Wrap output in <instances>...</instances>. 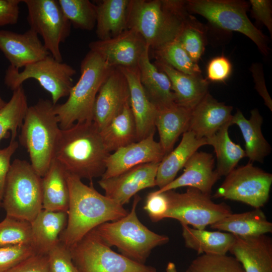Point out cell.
I'll list each match as a JSON object with an SVG mask.
<instances>
[{
	"instance_id": "obj_1",
	"label": "cell",
	"mask_w": 272,
	"mask_h": 272,
	"mask_svg": "<svg viewBox=\"0 0 272 272\" xmlns=\"http://www.w3.org/2000/svg\"><path fill=\"white\" fill-rule=\"evenodd\" d=\"M70 193L66 225L59 240L70 248L98 226L117 221L128 212L123 206L88 186L79 177L65 172Z\"/></svg>"
},
{
	"instance_id": "obj_2",
	"label": "cell",
	"mask_w": 272,
	"mask_h": 272,
	"mask_svg": "<svg viewBox=\"0 0 272 272\" xmlns=\"http://www.w3.org/2000/svg\"><path fill=\"white\" fill-rule=\"evenodd\" d=\"M110 154L93 121H85L61 129L54 159L66 173L92 181L102 176Z\"/></svg>"
},
{
	"instance_id": "obj_3",
	"label": "cell",
	"mask_w": 272,
	"mask_h": 272,
	"mask_svg": "<svg viewBox=\"0 0 272 272\" xmlns=\"http://www.w3.org/2000/svg\"><path fill=\"white\" fill-rule=\"evenodd\" d=\"M190 14L185 1L130 0L127 29L154 50L177 38Z\"/></svg>"
},
{
	"instance_id": "obj_4",
	"label": "cell",
	"mask_w": 272,
	"mask_h": 272,
	"mask_svg": "<svg viewBox=\"0 0 272 272\" xmlns=\"http://www.w3.org/2000/svg\"><path fill=\"white\" fill-rule=\"evenodd\" d=\"M114 67L97 53L89 50L80 64V77L67 100L54 106L59 127L65 129L77 122L93 121V109L99 90Z\"/></svg>"
},
{
	"instance_id": "obj_5",
	"label": "cell",
	"mask_w": 272,
	"mask_h": 272,
	"mask_svg": "<svg viewBox=\"0 0 272 272\" xmlns=\"http://www.w3.org/2000/svg\"><path fill=\"white\" fill-rule=\"evenodd\" d=\"M51 101L40 99L28 106L21 127L20 142L27 150L31 165L42 177L54 159L61 129Z\"/></svg>"
},
{
	"instance_id": "obj_6",
	"label": "cell",
	"mask_w": 272,
	"mask_h": 272,
	"mask_svg": "<svg viewBox=\"0 0 272 272\" xmlns=\"http://www.w3.org/2000/svg\"><path fill=\"white\" fill-rule=\"evenodd\" d=\"M140 199L135 194L131 211L125 216L104 223L94 230L109 246L116 247L122 255L144 264L152 249L166 244L169 239L152 231L139 220L136 210Z\"/></svg>"
},
{
	"instance_id": "obj_7",
	"label": "cell",
	"mask_w": 272,
	"mask_h": 272,
	"mask_svg": "<svg viewBox=\"0 0 272 272\" xmlns=\"http://www.w3.org/2000/svg\"><path fill=\"white\" fill-rule=\"evenodd\" d=\"M41 178L28 162L13 161L2 202L6 216L29 223L36 218L43 209Z\"/></svg>"
},
{
	"instance_id": "obj_8",
	"label": "cell",
	"mask_w": 272,
	"mask_h": 272,
	"mask_svg": "<svg viewBox=\"0 0 272 272\" xmlns=\"http://www.w3.org/2000/svg\"><path fill=\"white\" fill-rule=\"evenodd\" d=\"M185 5L190 14L203 17L217 28L245 35L255 44L263 55L268 54L266 36L247 16L249 2L241 0H187Z\"/></svg>"
},
{
	"instance_id": "obj_9",
	"label": "cell",
	"mask_w": 272,
	"mask_h": 272,
	"mask_svg": "<svg viewBox=\"0 0 272 272\" xmlns=\"http://www.w3.org/2000/svg\"><path fill=\"white\" fill-rule=\"evenodd\" d=\"M69 249L80 272H157L113 251L94 229Z\"/></svg>"
},
{
	"instance_id": "obj_10",
	"label": "cell",
	"mask_w": 272,
	"mask_h": 272,
	"mask_svg": "<svg viewBox=\"0 0 272 272\" xmlns=\"http://www.w3.org/2000/svg\"><path fill=\"white\" fill-rule=\"evenodd\" d=\"M76 71L70 65L56 60L50 54L24 67L22 72L10 65L6 71L4 83L12 91L22 86L28 79H35L51 96L54 105L68 96L73 87Z\"/></svg>"
},
{
	"instance_id": "obj_11",
	"label": "cell",
	"mask_w": 272,
	"mask_h": 272,
	"mask_svg": "<svg viewBox=\"0 0 272 272\" xmlns=\"http://www.w3.org/2000/svg\"><path fill=\"white\" fill-rule=\"evenodd\" d=\"M164 192L168 202L164 218L176 219L181 225L203 230L232 213L227 205L215 203L211 195L195 188L189 187L183 193L172 190Z\"/></svg>"
},
{
	"instance_id": "obj_12",
	"label": "cell",
	"mask_w": 272,
	"mask_h": 272,
	"mask_svg": "<svg viewBox=\"0 0 272 272\" xmlns=\"http://www.w3.org/2000/svg\"><path fill=\"white\" fill-rule=\"evenodd\" d=\"M272 174L254 166L251 162L235 168L217 189L213 197L242 202L254 209L268 201Z\"/></svg>"
},
{
	"instance_id": "obj_13",
	"label": "cell",
	"mask_w": 272,
	"mask_h": 272,
	"mask_svg": "<svg viewBox=\"0 0 272 272\" xmlns=\"http://www.w3.org/2000/svg\"><path fill=\"white\" fill-rule=\"evenodd\" d=\"M28 10L30 28L43 39V43L56 60L62 61L60 44L71 33V24L64 15L58 0H23Z\"/></svg>"
},
{
	"instance_id": "obj_14",
	"label": "cell",
	"mask_w": 272,
	"mask_h": 272,
	"mask_svg": "<svg viewBox=\"0 0 272 272\" xmlns=\"http://www.w3.org/2000/svg\"><path fill=\"white\" fill-rule=\"evenodd\" d=\"M89 48L112 67L132 68L138 67L142 56L150 49L143 37L130 29L111 38L92 41Z\"/></svg>"
},
{
	"instance_id": "obj_15",
	"label": "cell",
	"mask_w": 272,
	"mask_h": 272,
	"mask_svg": "<svg viewBox=\"0 0 272 272\" xmlns=\"http://www.w3.org/2000/svg\"><path fill=\"white\" fill-rule=\"evenodd\" d=\"M129 102V90L125 76L118 67H114L100 87L94 103L93 121L99 130Z\"/></svg>"
},
{
	"instance_id": "obj_16",
	"label": "cell",
	"mask_w": 272,
	"mask_h": 272,
	"mask_svg": "<svg viewBox=\"0 0 272 272\" xmlns=\"http://www.w3.org/2000/svg\"><path fill=\"white\" fill-rule=\"evenodd\" d=\"M154 133L146 138L121 147L110 154L106 161V169L101 176L106 179L146 163L160 162L165 155L159 142L155 141Z\"/></svg>"
},
{
	"instance_id": "obj_17",
	"label": "cell",
	"mask_w": 272,
	"mask_h": 272,
	"mask_svg": "<svg viewBox=\"0 0 272 272\" xmlns=\"http://www.w3.org/2000/svg\"><path fill=\"white\" fill-rule=\"evenodd\" d=\"M159 163L140 165L118 175L101 178L99 185L104 190L105 196L123 206L140 190L156 186Z\"/></svg>"
},
{
	"instance_id": "obj_18",
	"label": "cell",
	"mask_w": 272,
	"mask_h": 272,
	"mask_svg": "<svg viewBox=\"0 0 272 272\" xmlns=\"http://www.w3.org/2000/svg\"><path fill=\"white\" fill-rule=\"evenodd\" d=\"M0 51L10 65L17 70L50 54L38 35L30 28L23 33L0 30Z\"/></svg>"
},
{
	"instance_id": "obj_19",
	"label": "cell",
	"mask_w": 272,
	"mask_h": 272,
	"mask_svg": "<svg viewBox=\"0 0 272 272\" xmlns=\"http://www.w3.org/2000/svg\"><path fill=\"white\" fill-rule=\"evenodd\" d=\"M214 166L215 158L212 154L197 151L188 160L184 166V172L180 176L155 192L162 193L188 186L211 195L213 186L221 178L214 169Z\"/></svg>"
},
{
	"instance_id": "obj_20",
	"label": "cell",
	"mask_w": 272,
	"mask_h": 272,
	"mask_svg": "<svg viewBox=\"0 0 272 272\" xmlns=\"http://www.w3.org/2000/svg\"><path fill=\"white\" fill-rule=\"evenodd\" d=\"M127 80L129 90V104L134 118L137 142L155 133L158 109L150 101L141 84L138 67H117Z\"/></svg>"
},
{
	"instance_id": "obj_21",
	"label": "cell",
	"mask_w": 272,
	"mask_h": 272,
	"mask_svg": "<svg viewBox=\"0 0 272 272\" xmlns=\"http://www.w3.org/2000/svg\"><path fill=\"white\" fill-rule=\"evenodd\" d=\"M232 109V106L218 101L208 92L191 110L188 130L198 139L210 137L226 124H231Z\"/></svg>"
},
{
	"instance_id": "obj_22",
	"label": "cell",
	"mask_w": 272,
	"mask_h": 272,
	"mask_svg": "<svg viewBox=\"0 0 272 272\" xmlns=\"http://www.w3.org/2000/svg\"><path fill=\"white\" fill-rule=\"evenodd\" d=\"M229 252L245 272H272V239L265 235L236 236Z\"/></svg>"
},
{
	"instance_id": "obj_23",
	"label": "cell",
	"mask_w": 272,
	"mask_h": 272,
	"mask_svg": "<svg viewBox=\"0 0 272 272\" xmlns=\"http://www.w3.org/2000/svg\"><path fill=\"white\" fill-rule=\"evenodd\" d=\"M155 64L168 77L176 104L192 110L208 93L209 82L201 75L185 74L158 61Z\"/></svg>"
},
{
	"instance_id": "obj_24",
	"label": "cell",
	"mask_w": 272,
	"mask_h": 272,
	"mask_svg": "<svg viewBox=\"0 0 272 272\" xmlns=\"http://www.w3.org/2000/svg\"><path fill=\"white\" fill-rule=\"evenodd\" d=\"M66 222V213L42 210L30 223L31 245L36 254L47 255L60 241Z\"/></svg>"
},
{
	"instance_id": "obj_25",
	"label": "cell",
	"mask_w": 272,
	"mask_h": 272,
	"mask_svg": "<svg viewBox=\"0 0 272 272\" xmlns=\"http://www.w3.org/2000/svg\"><path fill=\"white\" fill-rule=\"evenodd\" d=\"M149 50L142 56L138 65L141 84L149 99L157 108L171 106L176 103L170 81L163 72L151 62Z\"/></svg>"
},
{
	"instance_id": "obj_26",
	"label": "cell",
	"mask_w": 272,
	"mask_h": 272,
	"mask_svg": "<svg viewBox=\"0 0 272 272\" xmlns=\"http://www.w3.org/2000/svg\"><path fill=\"white\" fill-rule=\"evenodd\" d=\"M206 145V138L198 139L190 130L184 132L178 146L165 155L159 163L156 186L161 189L174 180L191 155L200 147Z\"/></svg>"
},
{
	"instance_id": "obj_27",
	"label": "cell",
	"mask_w": 272,
	"mask_h": 272,
	"mask_svg": "<svg viewBox=\"0 0 272 272\" xmlns=\"http://www.w3.org/2000/svg\"><path fill=\"white\" fill-rule=\"evenodd\" d=\"M250 114V118L247 119L237 109L231 123L236 124L240 129L245 142L246 157L250 162L263 163L264 158L270 154L271 147L262 134L263 118L258 110L252 109Z\"/></svg>"
},
{
	"instance_id": "obj_28",
	"label": "cell",
	"mask_w": 272,
	"mask_h": 272,
	"mask_svg": "<svg viewBox=\"0 0 272 272\" xmlns=\"http://www.w3.org/2000/svg\"><path fill=\"white\" fill-rule=\"evenodd\" d=\"M157 109L155 127L159 142L167 155L173 150L180 135L188 130L191 110L176 103Z\"/></svg>"
},
{
	"instance_id": "obj_29",
	"label": "cell",
	"mask_w": 272,
	"mask_h": 272,
	"mask_svg": "<svg viewBox=\"0 0 272 272\" xmlns=\"http://www.w3.org/2000/svg\"><path fill=\"white\" fill-rule=\"evenodd\" d=\"M130 0H103L95 3L98 40L113 38L127 29Z\"/></svg>"
},
{
	"instance_id": "obj_30",
	"label": "cell",
	"mask_w": 272,
	"mask_h": 272,
	"mask_svg": "<svg viewBox=\"0 0 272 272\" xmlns=\"http://www.w3.org/2000/svg\"><path fill=\"white\" fill-rule=\"evenodd\" d=\"M43 209L67 213L70 193L65 171L55 159L41 178Z\"/></svg>"
},
{
	"instance_id": "obj_31",
	"label": "cell",
	"mask_w": 272,
	"mask_h": 272,
	"mask_svg": "<svg viewBox=\"0 0 272 272\" xmlns=\"http://www.w3.org/2000/svg\"><path fill=\"white\" fill-rule=\"evenodd\" d=\"M211 228L240 237L256 236L272 232V223L260 208L242 213H231L210 225Z\"/></svg>"
},
{
	"instance_id": "obj_32",
	"label": "cell",
	"mask_w": 272,
	"mask_h": 272,
	"mask_svg": "<svg viewBox=\"0 0 272 272\" xmlns=\"http://www.w3.org/2000/svg\"><path fill=\"white\" fill-rule=\"evenodd\" d=\"M185 246L198 254L226 255L234 243L236 236L220 231H209L181 225Z\"/></svg>"
},
{
	"instance_id": "obj_33",
	"label": "cell",
	"mask_w": 272,
	"mask_h": 272,
	"mask_svg": "<svg viewBox=\"0 0 272 272\" xmlns=\"http://www.w3.org/2000/svg\"><path fill=\"white\" fill-rule=\"evenodd\" d=\"M100 133L110 153L137 142V131L129 102Z\"/></svg>"
},
{
	"instance_id": "obj_34",
	"label": "cell",
	"mask_w": 272,
	"mask_h": 272,
	"mask_svg": "<svg viewBox=\"0 0 272 272\" xmlns=\"http://www.w3.org/2000/svg\"><path fill=\"white\" fill-rule=\"evenodd\" d=\"M231 125L228 123L214 134L206 138L207 145L212 146L217 158L215 169L219 176H227L235 169L240 160L246 157L245 151L234 143L229 135L228 129Z\"/></svg>"
},
{
	"instance_id": "obj_35",
	"label": "cell",
	"mask_w": 272,
	"mask_h": 272,
	"mask_svg": "<svg viewBox=\"0 0 272 272\" xmlns=\"http://www.w3.org/2000/svg\"><path fill=\"white\" fill-rule=\"evenodd\" d=\"M27 98L23 86L13 91L10 100L0 110V143L10 137L15 141L28 109Z\"/></svg>"
},
{
	"instance_id": "obj_36",
	"label": "cell",
	"mask_w": 272,
	"mask_h": 272,
	"mask_svg": "<svg viewBox=\"0 0 272 272\" xmlns=\"http://www.w3.org/2000/svg\"><path fill=\"white\" fill-rule=\"evenodd\" d=\"M153 53L156 61L163 62L180 72L190 75H201L198 63L190 57L176 39L153 50Z\"/></svg>"
},
{
	"instance_id": "obj_37",
	"label": "cell",
	"mask_w": 272,
	"mask_h": 272,
	"mask_svg": "<svg viewBox=\"0 0 272 272\" xmlns=\"http://www.w3.org/2000/svg\"><path fill=\"white\" fill-rule=\"evenodd\" d=\"M61 9L75 28L91 31L97 19L96 4L89 0H58Z\"/></svg>"
},
{
	"instance_id": "obj_38",
	"label": "cell",
	"mask_w": 272,
	"mask_h": 272,
	"mask_svg": "<svg viewBox=\"0 0 272 272\" xmlns=\"http://www.w3.org/2000/svg\"><path fill=\"white\" fill-rule=\"evenodd\" d=\"M205 26L190 14L176 39L196 63L203 55L206 43Z\"/></svg>"
},
{
	"instance_id": "obj_39",
	"label": "cell",
	"mask_w": 272,
	"mask_h": 272,
	"mask_svg": "<svg viewBox=\"0 0 272 272\" xmlns=\"http://www.w3.org/2000/svg\"><path fill=\"white\" fill-rule=\"evenodd\" d=\"M185 272H245L234 256L202 254L194 259Z\"/></svg>"
},
{
	"instance_id": "obj_40",
	"label": "cell",
	"mask_w": 272,
	"mask_h": 272,
	"mask_svg": "<svg viewBox=\"0 0 272 272\" xmlns=\"http://www.w3.org/2000/svg\"><path fill=\"white\" fill-rule=\"evenodd\" d=\"M30 224L6 216L0 222V246L27 244L31 245Z\"/></svg>"
},
{
	"instance_id": "obj_41",
	"label": "cell",
	"mask_w": 272,
	"mask_h": 272,
	"mask_svg": "<svg viewBox=\"0 0 272 272\" xmlns=\"http://www.w3.org/2000/svg\"><path fill=\"white\" fill-rule=\"evenodd\" d=\"M36 254L30 244L0 246V272H5L25 259Z\"/></svg>"
},
{
	"instance_id": "obj_42",
	"label": "cell",
	"mask_w": 272,
	"mask_h": 272,
	"mask_svg": "<svg viewBox=\"0 0 272 272\" xmlns=\"http://www.w3.org/2000/svg\"><path fill=\"white\" fill-rule=\"evenodd\" d=\"M49 272H80L69 248L59 241L47 253Z\"/></svg>"
},
{
	"instance_id": "obj_43",
	"label": "cell",
	"mask_w": 272,
	"mask_h": 272,
	"mask_svg": "<svg viewBox=\"0 0 272 272\" xmlns=\"http://www.w3.org/2000/svg\"><path fill=\"white\" fill-rule=\"evenodd\" d=\"M232 71V64L227 57L224 55L214 57L207 65V80L213 82H224L230 76Z\"/></svg>"
},
{
	"instance_id": "obj_44",
	"label": "cell",
	"mask_w": 272,
	"mask_h": 272,
	"mask_svg": "<svg viewBox=\"0 0 272 272\" xmlns=\"http://www.w3.org/2000/svg\"><path fill=\"white\" fill-rule=\"evenodd\" d=\"M168 208V199L165 193L153 191L148 195L144 210L153 222H158L164 219Z\"/></svg>"
},
{
	"instance_id": "obj_45",
	"label": "cell",
	"mask_w": 272,
	"mask_h": 272,
	"mask_svg": "<svg viewBox=\"0 0 272 272\" xmlns=\"http://www.w3.org/2000/svg\"><path fill=\"white\" fill-rule=\"evenodd\" d=\"M5 272H49L47 255L35 254Z\"/></svg>"
},
{
	"instance_id": "obj_46",
	"label": "cell",
	"mask_w": 272,
	"mask_h": 272,
	"mask_svg": "<svg viewBox=\"0 0 272 272\" xmlns=\"http://www.w3.org/2000/svg\"><path fill=\"white\" fill-rule=\"evenodd\" d=\"M251 11L254 18L263 24L272 36V7L270 0H250Z\"/></svg>"
},
{
	"instance_id": "obj_47",
	"label": "cell",
	"mask_w": 272,
	"mask_h": 272,
	"mask_svg": "<svg viewBox=\"0 0 272 272\" xmlns=\"http://www.w3.org/2000/svg\"><path fill=\"white\" fill-rule=\"evenodd\" d=\"M19 146L17 141H11L7 147L0 149V209L4 195L6 180L10 167L11 159Z\"/></svg>"
},
{
	"instance_id": "obj_48",
	"label": "cell",
	"mask_w": 272,
	"mask_h": 272,
	"mask_svg": "<svg viewBox=\"0 0 272 272\" xmlns=\"http://www.w3.org/2000/svg\"><path fill=\"white\" fill-rule=\"evenodd\" d=\"M21 0H0V27L16 24Z\"/></svg>"
},
{
	"instance_id": "obj_49",
	"label": "cell",
	"mask_w": 272,
	"mask_h": 272,
	"mask_svg": "<svg viewBox=\"0 0 272 272\" xmlns=\"http://www.w3.org/2000/svg\"><path fill=\"white\" fill-rule=\"evenodd\" d=\"M250 70L252 73L255 89L263 99L265 105L272 111V100L266 87L262 65L258 62L253 63Z\"/></svg>"
},
{
	"instance_id": "obj_50",
	"label": "cell",
	"mask_w": 272,
	"mask_h": 272,
	"mask_svg": "<svg viewBox=\"0 0 272 272\" xmlns=\"http://www.w3.org/2000/svg\"><path fill=\"white\" fill-rule=\"evenodd\" d=\"M166 272H178L176 265L174 263L172 262H169L166 268Z\"/></svg>"
},
{
	"instance_id": "obj_51",
	"label": "cell",
	"mask_w": 272,
	"mask_h": 272,
	"mask_svg": "<svg viewBox=\"0 0 272 272\" xmlns=\"http://www.w3.org/2000/svg\"><path fill=\"white\" fill-rule=\"evenodd\" d=\"M6 103L0 96V110L5 106Z\"/></svg>"
}]
</instances>
